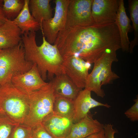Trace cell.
Returning a JSON list of instances; mask_svg holds the SVG:
<instances>
[{
	"instance_id": "8fae6325",
	"label": "cell",
	"mask_w": 138,
	"mask_h": 138,
	"mask_svg": "<svg viewBox=\"0 0 138 138\" xmlns=\"http://www.w3.org/2000/svg\"><path fill=\"white\" fill-rule=\"evenodd\" d=\"M73 123L72 119L58 115L53 111L47 116L41 123L54 138H65Z\"/></svg>"
},
{
	"instance_id": "d6986e66",
	"label": "cell",
	"mask_w": 138,
	"mask_h": 138,
	"mask_svg": "<svg viewBox=\"0 0 138 138\" xmlns=\"http://www.w3.org/2000/svg\"><path fill=\"white\" fill-rule=\"evenodd\" d=\"M74 100L59 96H55L53 111L61 116L73 120L74 113Z\"/></svg>"
},
{
	"instance_id": "f1b7e54d",
	"label": "cell",
	"mask_w": 138,
	"mask_h": 138,
	"mask_svg": "<svg viewBox=\"0 0 138 138\" xmlns=\"http://www.w3.org/2000/svg\"><path fill=\"white\" fill-rule=\"evenodd\" d=\"M84 138H105L103 129Z\"/></svg>"
},
{
	"instance_id": "30bf717a",
	"label": "cell",
	"mask_w": 138,
	"mask_h": 138,
	"mask_svg": "<svg viewBox=\"0 0 138 138\" xmlns=\"http://www.w3.org/2000/svg\"><path fill=\"white\" fill-rule=\"evenodd\" d=\"M116 52L114 51L106 52L94 62L93 70L89 74L84 88L94 92L98 96L103 95L104 91L101 89V84L99 81V75L104 67L118 61Z\"/></svg>"
},
{
	"instance_id": "e0dca14e",
	"label": "cell",
	"mask_w": 138,
	"mask_h": 138,
	"mask_svg": "<svg viewBox=\"0 0 138 138\" xmlns=\"http://www.w3.org/2000/svg\"><path fill=\"white\" fill-rule=\"evenodd\" d=\"M29 0H24L23 7L18 15L13 20L20 29L22 34L41 29V25L32 16L30 12Z\"/></svg>"
},
{
	"instance_id": "277c9868",
	"label": "cell",
	"mask_w": 138,
	"mask_h": 138,
	"mask_svg": "<svg viewBox=\"0 0 138 138\" xmlns=\"http://www.w3.org/2000/svg\"><path fill=\"white\" fill-rule=\"evenodd\" d=\"M28 96L29 108L23 124L32 128L41 123L43 119L53 111L55 98L51 82Z\"/></svg>"
},
{
	"instance_id": "83f0119b",
	"label": "cell",
	"mask_w": 138,
	"mask_h": 138,
	"mask_svg": "<svg viewBox=\"0 0 138 138\" xmlns=\"http://www.w3.org/2000/svg\"><path fill=\"white\" fill-rule=\"evenodd\" d=\"M3 0H0V27L7 20L5 17L3 12Z\"/></svg>"
},
{
	"instance_id": "d4e9b609",
	"label": "cell",
	"mask_w": 138,
	"mask_h": 138,
	"mask_svg": "<svg viewBox=\"0 0 138 138\" xmlns=\"http://www.w3.org/2000/svg\"><path fill=\"white\" fill-rule=\"evenodd\" d=\"M32 138H54L45 130L41 124L32 128Z\"/></svg>"
},
{
	"instance_id": "4316f807",
	"label": "cell",
	"mask_w": 138,
	"mask_h": 138,
	"mask_svg": "<svg viewBox=\"0 0 138 138\" xmlns=\"http://www.w3.org/2000/svg\"><path fill=\"white\" fill-rule=\"evenodd\" d=\"M105 138H114L115 134L117 131L113 128V125L109 123L104 125L103 127Z\"/></svg>"
},
{
	"instance_id": "2e32d148",
	"label": "cell",
	"mask_w": 138,
	"mask_h": 138,
	"mask_svg": "<svg viewBox=\"0 0 138 138\" xmlns=\"http://www.w3.org/2000/svg\"><path fill=\"white\" fill-rule=\"evenodd\" d=\"M55 96L74 100L81 90L78 88L70 78L63 73L55 76L51 80Z\"/></svg>"
},
{
	"instance_id": "52a82bcc",
	"label": "cell",
	"mask_w": 138,
	"mask_h": 138,
	"mask_svg": "<svg viewBox=\"0 0 138 138\" xmlns=\"http://www.w3.org/2000/svg\"><path fill=\"white\" fill-rule=\"evenodd\" d=\"M91 64L82 58L73 56L63 59V73L67 75L76 86L85 88Z\"/></svg>"
},
{
	"instance_id": "f546056e",
	"label": "cell",
	"mask_w": 138,
	"mask_h": 138,
	"mask_svg": "<svg viewBox=\"0 0 138 138\" xmlns=\"http://www.w3.org/2000/svg\"><path fill=\"white\" fill-rule=\"evenodd\" d=\"M2 50L0 49V52Z\"/></svg>"
},
{
	"instance_id": "8992f818",
	"label": "cell",
	"mask_w": 138,
	"mask_h": 138,
	"mask_svg": "<svg viewBox=\"0 0 138 138\" xmlns=\"http://www.w3.org/2000/svg\"><path fill=\"white\" fill-rule=\"evenodd\" d=\"M55 12L54 17L43 21L41 29L42 35L50 43H54L57 34L63 27L65 22L70 0H55Z\"/></svg>"
},
{
	"instance_id": "5b68a950",
	"label": "cell",
	"mask_w": 138,
	"mask_h": 138,
	"mask_svg": "<svg viewBox=\"0 0 138 138\" xmlns=\"http://www.w3.org/2000/svg\"><path fill=\"white\" fill-rule=\"evenodd\" d=\"M92 1L70 0L65 24L61 31L87 27L95 24L91 15Z\"/></svg>"
},
{
	"instance_id": "7c38bea8",
	"label": "cell",
	"mask_w": 138,
	"mask_h": 138,
	"mask_svg": "<svg viewBox=\"0 0 138 138\" xmlns=\"http://www.w3.org/2000/svg\"><path fill=\"white\" fill-rule=\"evenodd\" d=\"M90 112L78 122L73 123L65 138H84L103 129L104 125L94 119Z\"/></svg>"
},
{
	"instance_id": "603a6c76",
	"label": "cell",
	"mask_w": 138,
	"mask_h": 138,
	"mask_svg": "<svg viewBox=\"0 0 138 138\" xmlns=\"http://www.w3.org/2000/svg\"><path fill=\"white\" fill-rule=\"evenodd\" d=\"M112 64H110L104 67L99 75V81L101 86L111 84L113 81L119 78L112 71Z\"/></svg>"
},
{
	"instance_id": "484cf974",
	"label": "cell",
	"mask_w": 138,
	"mask_h": 138,
	"mask_svg": "<svg viewBox=\"0 0 138 138\" xmlns=\"http://www.w3.org/2000/svg\"><path fill=\"white\" fill-rule=\"evenodd\" d=\"M135 103L124 113L126 116L132 121L138 120V97L134 100Z\"/></svg>"
},
{
	"instance_id": "6da1fadb",
	"label": "cell",
	"mask_w": 138,
	"mask_h": 138,
	"mask_svg": "<svg viewBox=\"0 0 138 138\" xmlns=\"http://www.w3.org/2000/svg\"><path fill=\"white\" fill-rule=\"evenodd\" d=\"M36 32L32 31L22 34V41L26 59L37 65L42 79L47 77L51 80L55 76L63 73V59L56 46L49 43L43 35V41L40 46L36 41Z\"/></svg>"
},
{
	"instance_id": "5bb4252c",
	"label": "cell",
	"mask_w": 138,
	"mask_h": 138,
	"mask_svg": "<svg viewBox=\"0 0 138 138\" xmlns=\"http://www.w3.org/2000/svg\"><path fill=\"white\" fill-rule=\"evenodd\" d=\"M118 7L115 23L119 31L121 48L123 52H129L130 42L128 34L131 31L132 27L126 12L124 0H118Z\"/></svg>"
},
{
	"instance_id": "cb8c5ba5",
	"label": "cell",
	"mask_w": 138,
	"mask_h": 138,
	"mask_svg": "<svg viewBox=\"0 0 138 138\" xmlns=\"http://www.w3.org/2000/svg\"><path fill=\"white\" fill-rule=\"evenodd\" d=\"M8 138H32V128L23 124H18Z\"/></svg>"
},
{
	"instance_id": "3957f363",
	"label": "cell",
	"mask_w": 138,
	"mask_h": 138,
	"mask_svg": "<svg viewBox=\"0 0 138 138\" xmlns=\"http://www.w3.org/2000/svg\"><path fill=\"white\" fill-rule=\"evenodd\" d=\"M34 64L27 61L21 41L0 52V85L11 82L12 77L29 71Z\"/></svg>"
},
{
	"instance_id": "9a60e30c",
	"label": "cell",
	"mask_w": 138,
	"mask_h": 138,
	"mask_svg": "<svg viewBox=\"0 0 138 138\" xmlns=\"http://www.w3.org/2000/svg\"><path fill=\"white\" fill-rule=\"evenodd\" d=\"M22 33L13 20L7 19L0 27V49L14 47L22 41Z\"/></svg>"
},
{
	"instance_id": "9c48e42d",
	"label": "cell",
	"mask_w": 138,
	"mask_h": 138,
	"mask_svg": "<svg viewBox=\"0 0 138 138\" xmlns=\"http://www.w3.org/2000/svg\"><path fill=\"white\" fill-rule=\"evenodd\" d=\"M118 6V0H93L91 12L95 24L114 22Z\"/></svg>"
},
{
	"instance_id": "7a4b0ae2",
	"label": "cell",
	"mask_w": 138,
	"mask_h": 138,
	"mask_svg": "<svg viewBox=\"0 0 138 138\" xmlns=\"http://www.w3.org/2000/svg\"><path fill=\"white\" fill-rule=\"evenodd\" d=\"M29 108L28 96L11 82L0 85V109L13 121L23 124Z\"/></svg>"
},
{
	"instance_id": "ffe728a7",
	"label": "cell",
	"mask_w": 138,
	"mask_h": 138,
	"mask_svg": "<svg viewBox=\"0 0 138 138\" xmlns=\"http://www.w3.org/2000/svg\"><path fill=\"white\" fill-rule=\"evenodd\" d=\"M128 9L134 30V38L130 42L129 52H133L134 47L138 43V0H129Z\"/></svg>"
},
{
	"instance_id": "ac0fdd59",
	"label": "cell",
	"mask_w": 138,
	"mask_h": 138,
	"mask_svg": "<svg viewBox=\"0 0 138 138\" xmlns=\"http://www.w3.org/2000/svg\"><path fill=\"white\" fill-rule=\"evenodd\" d=\"M50 0H29V6L32 16L41 25L42 22L52 17V9Z\"/></svg>"
},
{
	"instance_id": "44dd1931",
	"label": "cell",
	"mask_w": 138,
	"mask_h": 138,
	"mask_svg": "<svg viewBox=\"0 0 138 138\" xmlns=\"http://www.w3.org/2000/svg\"><path fill=\"white\" fill-rule=\"evenodd\" d=\"M3 12L7 19L12 20L18 15L22 9L24 0H3Z\"/></svg>"
},
{
	"instance_id": "7402d4cb",
	"label": "cell",
	"mask_w": 138,
	"mask_h": 138,
	"mask_svg": "<svg viewBox=\"0 0 138 138\" xmlns=\"http://www.w3.org/2000/svg\"><path fill=\"white\" fill-rule=\"evenodd\" d=\"M17 124L0 109V138H8Z\"/></svg>"
},
{
	"instance_id": "4fadbf2b",
	"label": "cell",
	"mask_w": 138,
	"mask_h": 138,
	"mask_svg": "<svg viewBox=\"0 0 138 138\" xmlns=\"http://www.w3.org/2000/svg\"><path fill=\"white\" fill-rule=\"evenodd\" d=\"M91 91L84 88L79 92L74 100V113L73 118V123H76L85 117L90 109L98 106L109 108L111 106L107 103H103L93 98Z\"/></svg>"
},
{
	"instance_id": "ba28073f",
	"label": "cell",
	"mask_w": 138,
	"mask_h": 138,
	"mask_svg": "<svg viewBox=\"0 0 138 138\" xmlns=\"http://www.w3.org/2000/svg\"><path fill=\"white\" fill-rule=\"evenodd\" d=\"M11 82L15 87L27 95L40 89L48 83L42 78L35 63L28 71L13 76Z\"/></svg>"
}]
</instances>
